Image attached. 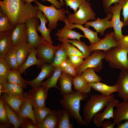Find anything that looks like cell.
<instances>
[{"label":"cell","instance_id":"13","mask_svg":"<svg viewBox=\"0 0 128 128\" xmlns=\"http://www.w3.org/2000/svg\"><path fill=\"white\" fill-rule=\"evenodd\" d=\"M48 90L43 87L33 88L27 93L30 97L33 108H37L45 106Z\"/></svg>","mask_w":128,"mask_h":128},{"label":"cell","instance_id":"21","mask_svg":"<svg viewBox=\"0 0 128 128\" xmlns=\"http://www.w3.org/2000/svg\"><path fill=\"white\" fill-rule=\"evenodd\" d=\"M116 107L113 119L117 126L123 120L128 121V101L119 102Z\"/></svg>","mask_w":128,"mask_h":128},{"label":"cell","instance_id":"24","mask_svg":"<svg viewBox=\"0 0 128 128\" xmlns=\"http://www.w3.org/2000/svg\"><path fill=\"white\" fill-rule=\"evenodd\" d=\"M37 54L36 49L32 48L24 63L18 69L21 74L25 72L29 67L33 65H37L38 68H41L44 63L36 58Z\"/></svg>","mask_w":128,"mask_h":128},{"label":"cell","instance_id":"16","mask_svg":"<svg viewBox=\"0 0 128 128\" xmlns=\"http://www.w3.org/2000/svg\"><path fill=\"white\" fill-rule=\"evenodd\" d=\"M114 32H112L107 34L105 37L96 44L88 46L91 52L97 50L103 51L109 50L112 48L117 47V42L114 38Z\"/></svg>","mask_w":128,"mask_h":128},{"label":"cell","instance_id":"47","mask_svg":"<svg viewBox=\"0 0 128 128\" xmlns=\"http://www.w3.org/2000/svg\"><path fill=\"white\" fill-rule=\"evenodd\" d=\"M0 121L1 123H5L9 122L7 117L6 110L3 104V101L0 99Z\"/></svg>","mask_w":128,"mask_h":128},{"label":"cell","instance_id":"23","mask_svg":"<svg viewBox=\"0 0 128 128\" xmlns=\"http://www.w3.org/2000/svg\"><path fill=\"white\" fill-rule=\"evenodd\" d=\"M16 46L17 48L16 57L18 69L24 63L32 48L27 42L20 44Z\"/></svg>","mask_w":128,"mask_h":128},{"label":"cell","instance_id":"36","mask_svg":"<svg viewBox=\"0 0 128 128\" xmlns=\"http://www.w3.org/2000/svg\"><path fill=\"white\" fill-rule=\"evenodd\" d=\"M17 47L13 46L6 54L5 58L11 70L18 69L16 53Z\"/></svg>","mask_w":128,"mask_h":128},{"label":"cell","instance_id":"1","mask_svg":"<svg viewBox=\"0 0 128 128\" xmlns=\"http://www.w3.org/2000/svg\"><path fill=\"white\" fill-rule=\"evenodd\" d=\"M0 9L14 28L18 24L25 23L31 18L37 17V6L25 3L23 0H0Z\"/></svg>","mask_w":128,"mask_h":128},{"label":"cell","instance_id":"20","mask_svg":"<svg viewBox=\"0 0 128 128\" xmlns=\"http://www.w3.org/2000/svg\"><path fill=\"white\" fill-rule=\"evenodd\" d=\"M64 22L66 26L70 29L78 28L83 31L86 38H87L90 41V45L96 44L101 39L98 37L97 33L96 32H95L89 28L83 27L82 25L80 24L70 23L68 21L67 18Z\"/></svg>","mask_w":128,"mask_h":128},{"label":"cell","instance_id":"10","mask_svg":"<svg viewBox=\"0 0 128 128\" xmlns=\"http://www.w3.org/2000/svg\"><path fill=\"white\" fill-rule=\"evenodd\" d=\"M60 46V44L55 46L47 43L41 44L36 49L38 59L44 63L52 64L55 53Z\"/></svg>","mask_w":128,"mask_h":128},{"label":"cell","instance_id":"34","mask_svg":"<svg viewBox=\"0 0 128 128\" xmlns=\"http://www.w3.org/2000/svg\"><path fill=\"white\" fill-rule=\"evenodd\" d=\"M3 104L9 122L14 125L15 128H18L21 125L24 118H20L18 117L16 113L12 110L6 102L3 101Z\"/></svg>","mask_w":128,"mask_h":128},{"label":"cell","instance_id":"37","mask_svg":"<svg viewBox=\"0 0 128 128\" xmlns=\"http://www.w3.org/2000/svg\"><path fill=\"white\" fill-rule=\"evenodd\" d=\"M93 68H89L85 70L81 76L88 82L97 83L101 82L102 79L95 73Z\"/></svg>","mask_w":128,"mask_h":128},{"label":"cell","instance_id":"26","mask_svg":"<svg viewBox=\"0 0 128 128\" xmlns=\"http://www.w3.org/2000/svg\"><path fill=\"white\" fill-rule=\"evenodd\" d=\"M89 83L93 90L99 92L105 96H109L113 93L118 92V86L116 84L110 86L100 82Z\"/></svg>","mask_w":128,"mask_h":128},{"label":"cell","instance_id":"45","mask_svg":"<svg viewBox=\"0 0 128 128\" xmlns=\"http://www.w3.org/2000/svg\"><path fill=\"white\" fill-rule=\"evenodd\" d=\"M67 7L69 6L70 8L73 9L74 13L77 10L78 7L84 3L86 0H64Z\"/></svg>","mask_w":128,"mask_h":128},{"label":"cell","instance_id":"15","mask_svg":"<svg viewBox=\"0 0 128 128\" xmlns=\"http://www.w3.org/2000/svg\"><path fill=\"white\" fill-rule=\"evenodd\" d=\"M25 99L20 107L18 113L17 114L20 118H27L32 120L33 125L37 127L38 123L35 116L33 109L32 104L27 92L24 93Z\"/></svg>","mask_w":128,"mask_h":128},{"label":"cell","instance_id":"11","mask_svg":"<svg viewBox=\"0 0 128 128\" xmlns=\"http://www.w3.org/2000/svg\"><path fill=\"white\" fill-rule=\"evenodd\" d=\"M119 102V100L115 98L110 101L105 107L102 112H99L94 115L92 120L94 124L97 127H101L105 119L113 118L114 108Z\"/></svg>","mask_w":128,"mask_h":128},{"label":"cell","instance_id":"31","mask_svg":"<svg viewBox=\"0 0 128 128\" xmlns=\"http://www.w3.org/2000/svg\"><path fill=\"white\" fill-rule=\"evenodd\" d=\"M73 85L74 90L82 93H90L91 87L89 83L81 75H77L73 78Z\"/></svg>","mask_w":128,"mask_h":128},{"label":"cell","instance_id":"53","mask_svg":"<svg viewBox=\"0 0 128 128\" xmlns=\"http://www.w3.org/2000/svg\"><path fill=\"white\" fill-rule=\"evenodd\" d=\"M115 124H116L114 122H112L108 120L103 122L101 127L102 128H114Z\"/></svg>","mask_w":128,"mask_h":128},{"label":"cell","instance_id":"43","mask_svg":"<svg viewBox=\"0 0 128 128\" xmlns=\"http://www.w3.org/2000/svg\"><path fill=\"white\" fill-rule=\"evenodd\" d=\"M62 72L67 73L73 78L77 75L76 69L68 57L61 65Z\"/></svg>","mask_w":128,"mask_h":128},{"label":"cell","instance_id":"19","mask_svg":"<svg viewBox=\"0 0 128 128\" xmlns=\"http://www.w3.org/2000/svg\"><path fill=\"white\" fill-rule=\"evenodd\" d=\"M37 17L39 19L41 22L40 25L37 26V30L40 32L42 37L44 41L52 45L53 42L52 40L50 34L51 30L47 28L46 27V23L48 21L46 16L43 14L41 10L38 9Z\"/></svg>","mask_w":128,"mask_h":128},{"label":"cell","instance_id":"41","mask_svg":"<svg viewBox=\"0 0 128 128\" xmlns=\"http://www.w3.org/2000/svg\"><path fill=\"white\" fill-rule=\"evenodd\" d=\"M68 42L76 46L84 55L85 59L88 57L91 54L89 47L83 41H81L80 40L74 39L72 40L64 39Z\"/></svg>","mask_w":128,"mask_h":128},{"label":"cell","instance_id":"2","mask_svg":"<svg viewBox=\"0 0 128 128\" xmlns=\"http://www.w3.org/2000/svg\"><path fill=\"white\" fill-rule=\"evenodd\" d=\"M89 97L88 93L73 91L69 93L63 94L62 99L59 100V101L64 109L69 112L71 117L73 118L78 124L87 126L89 124L82 118L79 112L80 101L86 100Z\"/></svg>","mask_w":128,"mask_h":128},{"label":"cell","instance_id":"35","mask_svg":"<svg viewBox=\"0 0 128 128\" xmlns=\"http://www.w3.org/2000/svg\"><path fill=\"white\" fill-rule=\"evenodd\" d=\"M21 74L18 69L11 70L7 78L8 82L15 83L23 88H26L27 85L26 80L21 77Z\"/></svg>","mask_w":128,"mask_h":128},{"label":"cell","instance_id":"27","mask_svg":"<svg viewBox=\"0 0 128 128\" xmlns=\"http://www.w3.org/2000/svg\"><path fill=\"white\" fill-rule=\"evenodd\" d=\"M73 79L69 74L62 72L59 79L61 95L69 93L73 91L72 89Z\"/></svg>","mask_w":128,"mask_h":128},{"label":"cell","instance_id":"22","mask_svg":"<svg viewBox=\"0 0 128 128\" xmlns=\"http://www.w3.org/2000/svg\"><path fill=\"white\" fill-rule=\"evenodd\" d=\"M2 92L15 97L24 98L23 88L14 83L6 82L0 84Z\"/></svg>","mask_w":128,"mask_h":128},{"label":"cell","instance_id":"7","mask_svg":"<svg viewBox=\"0 0 128 128\" xmlns=\"http://www.w3.org/2000/svg\"><path fill=\"white\" fill-rule=\"evenodd\" d=\"M104 58L103 52L99 50H94L85 59L82 64L76 69L77 75H81L85 70L89 68H94L95 72H99L102 68V60Z\"/></svg>","mask_w":128,"mask_h":128},{"label":"cell","instance_id":"3","mask_svg":"<svg viewBox=\"0 0 128 128\" xmlns=\"http://www.w3.org/2000/svg\"><path fill=\"white\" fill-rule=\"evenodd\" d=\"M114 98L113 94L108 96L101 94L91 95L83 109L84 120L89 124L94 115L97 112H101L108 103Z\"/></svg>","mask_w":128,"mask_h":128},{"label":"cell","instance_id":"5","mask_svg":"<svg viewBox=\"0 0 128 128\" xmlns=\"http://www.w3.org/2000/svg\"><path fill=\"white\" fill-rule=\"evenodd\" d=\"M37 5V8L41 10L46 16L49 21L48 28L52 30L55 28L58 21L63 22L67 17L65 14L68 12L64 8L57 9L53 5L50 6L42 5L37 0L35 2Z\"/></svg>","mask_w":128,"mask_h":128},{"label":"cell","instance_id":"25","mask_svg":"<svg viewBox=\"0 0 128 128\" xmlns=\"http://www.w3.org/2000/svg\"><path fill=\"white\" fill-rule=\"evenodd\" d=\"M12 31L0 32V58H4L7 52L13 46L11 40Z\"/></svg>","mask_w":128,"mask_h":128},{"label":"cell","instance_id":"48","mask_svg":"<svg viewBox=\"0 0 128 128\" xmlns=\"http://www.w3.org/2000/svg\"><path fill=\"white\" fill-rule=\"evenodd\" d=\"M121 0H102L103 5L105 12L108 13L109 12V8L112 4H118Z\"/></svg>","mask_w":128,"mask_h":128},{"label":"cell","instance_id":"39","mask_svg":"<svg viewBox=\"0 0 128 128\" xmlns=\"http://www.w3.org/2000/svg\"><path fill=\"white\" fill-rule=\"evenodd\" d=\"M33 109L35 116L38 124L42 123L47 114L51 111L50 108L46 107L45 106L33 108Z\"/></svg>","mask_w":128,"mask_h":128},{"label":"cell","instance_id":"8","mask_svg":"<svg viewBox=\"0 0 128 128\" xmlns=\"http://www.w3.org/2000/svg\"><path fill=\"white\" fill-rule=\"evenodd\" d=\"M38 18L37 17L31 18L25 23L27 29V42L32 48L36 49L41 44L47 43L44 41L37 32L36 27L39 23Z\"/></svg>","mask_w":128,"mask_h":128},{"label":"cell","instance_id":"29","mask_svg":"<svg viewBox=\"0 0 128 128\" xmlns=\"http://www.w3.org/2000/svg\"><path fill=\"white\" fill-rule=\"evenodd\" d=\"M62 73L61 65L55 67L53 74L47 80L41 83V86L47 90L52 87L60 90V88L57 86V83Z\"/></svg>","mask_w":128,"mask_h":128},{"label":"cell","instance_id":"9","mask_svg":"<svg viewBox=\"0 0 128 128\" xmlns=\"http://www.w3.org/2000/svg\"><path fill=\"white\" fill-rule=\"evenodd\" d=\"M122 9L121 6L119 3L114 4V6L111 5L109 8V12L112 14L111 20L112 27L114 30V38L118 41L123 37V35L122 33V29L124 27L123 22L120 20V15Z\"/></svg>","mask_w":128,"mask_h":128},{"label":"cell","instance_id":"46","mask_svg":"<svg viewBox=\"0 0 128 128\" xmlns=\"http://www.w3.org/2000/svg\"><path fill=\"white\" fill-rule=\"evenodd\" d=\"M69 57L70 61L76 69L81 65L84 61L83 59L76 55H71Z\"/></svg>","mask_w":128,"mask_h":128},{"label":"cell","instance_id":"51","mask_svg":"<svg viewBox=\"0 0 128 128\" xmlns=\"http://www.w3.org/2000/svg\"><path fill=\"white\" fill-rule=\"evenodd\" d=\"M28 118H24L21 126L23 128H38L37 127L34 125L32 122L27 119Z\"/></svg>","mask_w":128,"mask_h":128},{"label":"cell","instance_id":"32","mask_svg":"<svg viewBox=\"0 0 128 128\" xmlns=\"http://www.w3.org/2000/svg\"><path fill=\"white\" fill-rule=\"evenodd\" d=\"M72 29L67 27L65 25L61 30H58L55 35L59 37L68 39L80 40L81 37L86 38L84 35Z\"/></svg>","mask_w":128,"mask_h":128},{"label":"cell","instance_id":"55","mask_svg":"<svg viewBox=\"0 0 128 128\" xmlns=\"http://www.w3.org/2000/svg\"><path fill=\"white\" fill-rule=\"evenodd\" d=\"M116 127L117 128H128V121L125 120L124 123L117 125Z\"/></svg>","mask_w":128,"mask_h":128},{"label":"cell","instance_id":"4","mask_svg":"<svg viewBox=\"0 0 128 128\" xmlns=\"http://www.w3.org/2000/svg\"><path fill=\"white\" fill-rule=\"evenodd\" d=\"M103 52L104 59L111 67L121 71L128 70V49H120L116 47Z\"/></svg>","mask_w":128,"mask_h":128},{"label":"cell","instance_id":"50","mask_svg":"<svg viewBox=\"0 0 128 128\" xmlns=\"http://www.w3.org/2000/svg\"><path fill=\"white\" fill-rule=\"evenodd\" d=\"M68 56H55L52 65L55 67L60 66Z\"/></svg>","mask_w":128,"mask_h":128},{"label":"cell","instance_id":"17","mask_svg":"<svg viewBox=\"0 0 128 128\" xmlns=\"http://www.w3.org/2000/svg\"><path fill=\"white\" fill-rule=\"evenodd\" d=\"M27 29L25 23L17 25L12 31L11 40L13 46L27 42Z\"/></svg>","mask_w":128,"mask_h":128},{"label":"cell","instance_id":"30","mask_svg":"<svg viewBox=\"0 0 128 128\" xmlns=\"http://www.w3.org/2000/svg\"><path fill=\"white\" fill-rule=\"evenodd\" d=\"M58 121L57 111L52 110L44 121L38 124L37 127L38 128H58Z\"/></svg>","mask_w":128,"mask_h":128},{"label":"cell","instance_id":"38","mask_svg":"<svg viewBox=\"0 0 128 128\" xmlns=\"http://www.w3.org/2000/svg\"><path fill=\"white\" fill-rule=\"evenodd\" d=\"M11 70L4 58H0V84L8 82L7 78Z\"/></svg>","mask_w":128,"mask_h":128},{"label":"cell","instance_id":"6","mask_svg":"<svg viewBox=\"0 0 128 128\" xmlns=\"http://www.w3.org/2000/svg\"><path fill=\"white\" fill-rule=\"evenodd\" d=\"M67 20L71 23L82 25L90 20H95L96 14L92 9L91 4L86 1L79 7L78 10L73 14L68 12Z\"/></svg>","mask_w":128,"mask_h":128},{"label":"cell","instance_id":"18","mask_svg":"<svg viewBox=\"0 0 128 128\" xmlns=\"http://www.w3.org/2000/svg\"><path fill=\"white\" fill-rule=\"evenodd\" d=\"M116 84L118 87L119 97L123 101H128V70L121 71Z\"/></svg>","mask_w":128,"mask_h":128},{"label":"cell","instance_id":"28","mask_svg":"<svg viewBox=\"0 0 128 128\" xmlns=\"http://www.w3.org/2000/svg\"><path fill=\"white\" fill-rule=\"evenodd\" d=\"M0 98L6 102L10 107L17 114L19 112L20 106L25 98L15 97L9 95L5 93Z\"/></svg>","mask_w":128,"mask_h":128},{"label":"cell","instance_id":"56","mask_svg":"<svg viewBox=\"0 0 128 128\" xmlns=\"http://www.w3.org/2000/svg\"><path fill=\"white\" fill-rule=\"evenodd\" d=\"M37 0H23L25 3H31V2L33 1L35 2Z\"/></svg>","mask_w":128,"mask_h":128},{"label":"cell","instance_id":"40","mask_svg":"<svg viewBox=\"0 0 128 128\" xmlns=\"http://www.w3.org/2000/svg\"><path fill=\"white\" fill-rule=\"evenodd\" d=\"M57 39L59 41L62 43L67 51L68 56L71 55H76L83 59H85L83 54L77 49L75 46L67 42L64 39L58 37Z\"/></svg>","mask_w":128,"mask_h":128},{"label":"cell","instance_id":"14","mask_svg":"<svg viewBox=\"0 0 128 128\" xmlns=\"http://www.w3.org/2000/svg\"><path fill=\"white\" fill-rule=\"evenodd\" d=\"M55 67L51 64L44 63L41 68V71L37 77L31 81L26 80L27 84L33 88H36L41 86V83L45 78L48 79L53 74Z\"/></svg>","mask_w":128,"mask_h":128},{"label":"cell","instance_id":"54","mask_svg":"<svg viewBox=\"0 0 128 128\" xmlns=\"http://www.w3.org/2000/svg\"><path fill=\"white\" fill-rule=\"evenodd\" d=\"M44 1L46 0L48 1L52 4L55 6L56 8L58 9H62V7L63 6L60 2L57 0H42Z\"/></svg>","mask_w":128,"mask_h":128},{"label":"cell","instance_id":"58","mask_svg":"<svg viewBox=\"0 0 128 128\" xmlns=\"http://www.w3.org/2000/svg\"><path fill=\"white\" fill-rule=\"evenodd\" d=\"M90 0H87V1H89Z\"/></svg>","mask_w":128,"mask_h":128},{"label":"cell","instance_id":"49","mask_svg":"<svg viewBox=\"0 0 128 128\" xmlns=\"http://www.w3.org/2000/svg\"><path fill=\"white\" fill-rule=\"evenodd\" d=\"M117 42V47L123 49H128V35L123 36V37Z\"/></svg>","mask_w":128,"mask_h":128},{"label":"cell","instance_id":"52","mask_svg":"<svg viewBox=\"0 0 128 128\" xmlns=\"http://www.w3.org/2000/svg\"><path fill=\"white\" fill-rule=\"evenodd\" d=\"M55 56H68L67 51L62 44L56 51Z\"/></svg>","mask_w":128,"mask_h":128},{"label":"cell","instance_id":"44","mask_svg":"<svg viewBox=\"0 0 128 128\" xmlns=\"http://www.w3.org/2000/svg\"><path fill=\"white\" fill-rule=\"evenodd\" d=\"M119 3L122 10L124 27L128 25V0H121Z\"/></svg>","mask_w":128,"mask_h":128},{"label":"cell","instance_id":"33","mask_svg":"<svg viewBox=\"0 0 128 128\" xmlns=\"http://www.w3.org/2000/svg\"><path fill=\"white\" fill-rule=\"evenodd\" d=\"M58 117V128H73L72 124L70 121V115L68 111L65 109L57 111Z\"/></svg>","mask_w":128,"mask_h":128},{"label":"cell","instance_id":"59","mask_svg":"<svg viewBox=\"0 0 128 128\" xmlns=\"http://www.w3.org/2000/svg\"></svg>","mask_w":128,"mask_h":128},{"label":"cell","instance_id":"12","mask_svg":"<svg viewBox=\"0 0 128 128\" xmlns=\"http://www.w3.org/2000/svg\"><path fill=\"white\" fill-rule=\"evenodd\" d=\"M107 14L106 17L104 18H98L94 21L87 22L84 24V27L87 28L90 26L92 27L97 33H99L101 36L104 35L106 29L112 27L111 20L112 14L111 12H109Z\"/></svg>","mask_w":128,"mask_h":128},{"label":"cell","instance_id":"57","mask_svg":"<svg viewBox=\"0 0 128 128\" xmlns=\"http://www.w3.org/2000/svg\"><path fill=\"white\" fill-rule=\"evenodd\" d=\"M59 0L60 1V2L61 5L63 6H64V3L63 2V0Z\"/></svg>","mask_w":128,"mask_h":128},{"label":"cell","instance_id":"42","mask_svg":"<svg viewBox=\"0 0 128 128\" xmlns=\"http://www.w3.org/2000/svg\"><path fill=\"white\" fill-rule=\"evenodd\" d=\"M14 28L10 23L8 17L0 9V32L11 31Z\"/></svg>","mask_w":128,"mask_h":128}]
</instances>
